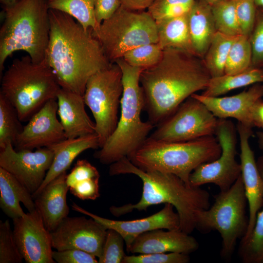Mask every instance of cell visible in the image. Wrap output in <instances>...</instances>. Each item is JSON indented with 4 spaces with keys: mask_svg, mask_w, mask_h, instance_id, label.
I'll list each match as a JSON object with an SVG mask.
<instances>
[{
    "mask_svg": "<svg viewBox=\"0 0 263 263\" xmlns=\"http://www.w3.org/2000/svg\"><path fill=\"white\" fill-rule=\"evenodd\" d=\"M0 80V93L15 108L21 122L56 99L61 88L46 59L36 63L28 55L14 59Z\"/></svg>",
    "mask_w": 263,
    "mask_h": 263,
    "instance_id": "52a82bcc",
    "label": "cell"
},
{
    "mask_svg": "<svg viewBox=\"0 0 263 263\" xmlns=\"http://www.w3.org/2000/svg\"><path fill=\"white\" fill-rule=\"evenodd\" d=\"M56 99L49 100L23 126L14 145L17 150L49 147L66 139L57 117Z\"/></svg>",
    "mask_w": 263,
    "mask_h": 263,
    "instance_id": "2e32d148",
    "label": "cell"
},
{
    "mask_svg": "<svg viewBox=\"0 0 263 263\" xmlns=\"http://www.w3.org/2000/svg\"><path fill=\"white\" fill-rule=\"evenodd\" d=\"M256 136L259 146L262 150L263 156L261 159L263 163V130H261L256 132Z\"/></svg>",
    "mask_w": 263,
    "mask_h": 263,
    "instance_id": "7dc6e473",
    "label": "cell"
},
{
    "mask_svg": "<svg viewBox=\"0 0 263 263\" xmlns=\"http://www.w3.org/2000/svg\"><path fill=\"white\" fill-rule=\"evenodd\" d=\"M189 254L176 253H153L126 255L122 263H188Z\"/></svg>",
    "mask_w": 263,
    "mask_h": 263,
    "instance_id": "74e56055",
    "label": "cell"
},
{
    "mask_svg": "<svg viewBox=\"0 0 263 263\" xmlns=\"http://www.w3.org/2000/svg\"><path fill=\"white\" fill-rule=\"evenodd\" d=\"M52 257L58 263H97L94 255L78 249L53 251Z\"/></svg>",
    "mask_w": 263,
    "mask_h": 263,
    "instance_id": "60d3db41",
    "label": "cell"
},
{
    "mask_svg": "<svg viewBox=\"0 0 263 263\" xmlns=\"http://www.w3.org/2000/svg\"><path fill=\"white\" fill-rule=\"evenodd\" d=\"M0 207L12 220L26 214L20 205L29 212L36 209L32 194L13 175L0 167Z\"/></svg>",
    "mask_w": 263,
    "mask_h": 263,
    "instance_id": "cb8c5ba5",
    "label": "cell"
},
{
    "mask_svg": "<svg viewBox=\"0 0 263 263\" xmlns=\"http://www.w3.org/2000/svg\"><path fill=\"white\" fill-rule=\"evenodd\" d=\"M199 0L204 2H205V3H207V4L211 5L213 3H214L215 2H216V1H217L218 0Z\"/></svg>",
    "mask_w": 263,
    "mask_h": 263,
    "instance_id": "f907efd6",
    "label": "cell"
},
{
    "mask_svg": "<svg viewBox=\"0 0 263 263\" xmlns=\"http://www.w3.org/2000/svg\"><path fill=\"white\" fill-rule=\"evenodd\" d=\"M98 137L94 133L74 138H66L51 145L54 153L52 165L38 190L33 195V199L54 179L66 172L76 157L88 149L99 148Z\"/></svg>",
    "mask_w": 263,
    "mask_h": 263,
    "instance_id": "603a6c76",
    "label": "cell"
},
{
    "mask_svg": "<svg viewBox=\"0 0 263 263\" xmlns=\"http://www.w3.org/2000/svg\"><path fill=\"white\" fill-rule=\"evenodd\" d=\"M54 158L48 147L17 150L11 142L0 149V167L13 175L33 195L42 184Z\"/></svg>",
    "mask_w": 263,
    "mask_h": 263,
    "instance_id": "4fadbf2b",
    "label": "cell"
},
{
    "mask_svg": "<svg viewBox=\"0 0 263 263\" xmlns=\"http://www.w3.org/2000/svg\"><path fill=\"white\" fill-rule=\"evenodd\" d=\"M0 29V77L7 58L23 51L39 63L46 58L50 23L47 0H18L3 5Z\"/></svg>",
    "mask_w": 263,
    "mask_h": 263,
    "instance_id": "5b68a950",
    "label": "cell"
},
{
    "mask_svg": "<svg viewBox=\"0 0 263 263\" xmlns=\"http://www.w3.org/2000/svg\"><path fill=\"white\" fill-rule=\"evenodd\" d=\"M155 0H120L121 6L133 11L148 9Z\"/></svg>",
    "mask_w": 263,
    "mask_h": 263,
    "instance_id": "bcb514c9",
    "label": "cell"
},
{
    "mask_svg": "<svg viewBox=\"0 0 263 263\" xmlns=\"http://www.w3.org/2000/svg\"><path fill=\"white\" fill-rule=\"evenodd\" d=\"M56 101L57 114L66 138L95 133V124L86 113L83 95L61 88Z\"/></svg>",
    "mask_w": 263,
    "mask_h": 263,
    "instance_id": "7402d4cb",
    "label": "cell"
},
{
    "mask_svg": "<svg viewBox=\"0 0 263 263\" xmlns=\"http://www.w3.org/2000/svg\"><path fill=\"white\" fill-rule=\"evenodd\" d=\"M93 34L111 63L130 50L158 42L156 21L148 11H133L121 6Z\"/></svg>",
    "mask_w": 263,
    "mask_h": 263,
    "instance_id": "9c48e42d",
    "label": "cell"
},
{
    "mask_svg": "<svg viewBox=\"0 0 263 263\" xmlns=\"http://www.w3.org/2000/svg\"><path fill=\"white\" fill-rule=\"evenodd\" d=\"M210 78L202 58L176 49H164L160 61L140 75L148 121L157 126L188 98L204 90Z\"/></svg>",
    "mask_w": 263,
    "mask_h": 263,
    "instance_id": "7a4b0ae2",
    "label": "cell"
},
{
    "mask_svg": "<svg viewBox=\"0 0 263 263\" xmlns=\"http://www.w3.org/2000/svg\"><path fill=\"white\" fill-rule=\"evenodd\" d=\"M23 259L8 220L0 222V263H21Z\"/></svg>",
    "mask_w": 263,
    "mask_h": 263,
    "instance_id": "d590c367",
    "label": "cell"
},
{
    "mask_svg": "<svg viewBox=\"0 0 263 263\" xmlns=\"http://www.w3.org/2000/svg\"><path fill=\"white\" fill-rule=\"evenodd\" d=\"M252 65V49L250 37L240 35L235 37L225 65V74L243 73Z\"/></svg>",
    "mask_w": 263,
    "mask_h": 263,
    "instance_id": "4dcf8cb0",
    "label": "cell"
},
{
    "mask_svg": "<svg viewBox=\"0 0 263 263\" xmlns=\"http://www.w3.org/2000/svg\"><path fill=\"white\" fill-rule=\"evenodd\" d=\"M221 151L214 135L176 142L147 139L128 158L140 169L173 174L189 186V178L193 170L218 158Z\"/></svg>",
    "mask_w": 263,
    "mask_h": 263,
    "instance_id": "8992f818",
    "label": "cell"
},
{
    "mask_svg": "<svg viewBox=\"0 0 263 263\" xmlns=\"http://www.w3.org/2000/svg\"><path fill=\"white\" fill-rule=\"evenodd\" d=\"M159 211L149 217L130 220H113L91 213L74 203L73 210L90 217L104 226L107 229H113L122 236L127 250L134 240L140 234L156 229L172 230L180 229V218L174 207L165 204Z\"/></svg>",
    "mask_w": 263,
    "mask_h": 263,
    "instance_id": "ac0fdd59",
    "label": "cell"
},
{
    "mask_svg": "<svg viewBox=\"0 0 263 263\" xmlns=\"http://www.w3.org/2000/svg\"><path fill=\"white\" fill-rule=\"evenodd\" d=\"M155 21L157 43L162 50L174 48L197 56L191 39L188 13Z\"/></svg>",
    "mask_w": 263,
    "mask_h": 263,
    "instance_id": "484cf974",
    "label": "cell"
},
{
    "mask_svg": "<svg viewBox=\"0 0 263 263\" xmlns=\"http://www.w3.org/2000/svg\"><path fill=\"white\" fill-rule=\"evenodd\" d=\"M198 99L218 119L234 118L238 123L253 128L251 110L263 97V85L253 84L248 89L229 96L210 97L198 94L191 95Z\"/></svg>",
    "mask_w": 263,
    "mask_h": 263,
    "instance_id": "d6986e66",
    "label": "cell"
},
{
    "mask_svg": "<svg viewBox=\"0 0 263 263\" xmlns=\"http://www.w3.org/2000/svg\"><path fill=\"white\" fill-rule=\"evenodd\" d=\"M236 11L242 34L250 37L256 16L254 0H236Z\"/></svg>",
    "mask_w": 263,
    "mask_h": 263,
    "instance_id": "ab89813d",
    "label": "cell"
},
{
    "mask_svg": "<svg viewBox=\"0 0 263 263\" xmlns=\"http://www.w3.org/2000/svg\"><path fill=\"white\" fill-rule=\"evenodd\" d=\"M251 123L253 127L263 130V100L257 102L251 110Z\"/></svg>",
    "mask_w": 263,
    "mask_h": 263,
    "instance_id": "f6af8a7d",
    "label": "cell"
},
{
    "mask_svg": "<svg viewBox=\"0 0 263 263\" xmlns=\"http://www.w3.org/2000/svg\"><path fill=\"white\" fill-rule=\"evenodd\" d=\"M95 0H47L49 9L66 13L85 29L95 31L99 27L94 15Z\"/></svg>",
    "mask_w": 263,
    "mask_h": 263,
    "instance_id": "83f0119b",
    "label": "cell"
},
{
    "mask_svg": "<svg viewBox=\"0 0 263 263\" xmlns=\"http://www.w3.org/2000/svg\"><path fill=\"white\" fill-rule=\"evenodd\" d=\"M3 5L13 3L18 0H0Z\"/></svg>",
    "mask_w": 263,
    "mask_h": 263,
    "instance_id": "681fc988",
    "label": "cell"
},
{
    "mask_svg": "<svg viewBox=\"0 0 263 263\" xmlns=\"http://www.w3.org/2000/svg\"><path fill=\"white\" fill-rule=\"evenodd\" d=\"M195 0H155L148 12L155 20L188 13Z\"/></svg>",
    "mask_w": 263,
    "mask_h": 263,
    "instance_id": "e575fe53",
    "label": "cell"
},
{
    "mask_svg": "<svg viewBox=\"0 0 263 263\" xmlns=\"http://www.w3.org/2000/svg\"><path fill=\"white\" fill-rule=\"evenodd\" d=\"M123 90L122 73L116 63L94 75L87 83L83 98L94 119L99 148L117 126Z\"/></svg>",
    "mask_w": 263,
    "mask_h": 263,
    "instance_id": "30bf717a",
    "label": "cell"
},
{
    "mask_svg": "<svg viewBox=\"0 0 263 263\" xmlns=\"http://www.w3.org/2000/svg\"><path fill=\"white\" fill-rule=\"evenodd\" d=\"M115 63L122 73L120 116L113 133L94 154L101 163L106 165L129 158L144 144L154 127L141 118L144 98L140 77L144 69L129 65L122 57Z\"/></svg>",
    "mask_w": 263,
    "mask_h": 263,
    "instance_id": "277c9868",
    "label": "cell"
},
{
    "mask_svg": "<svg viewBox=\"0 0 263 263\" xmlns=\"http://www.w3.org/2000/svg\"><path fill=\"white\" fill-rule=\"evenodd\" d=\"M95 178H100L97 169L85 159L78 160L67 175L66 183L70 188L81 180Z\"/></svg>",
    "mask_w": 263,
    "mask_h": 263,
    "instance_id": "b9f144b4",
    "label": "cell"
},
{
    "mask_svg": "<svg viewBox=\"0 0 263 263\" xmlns=\"http://www.w3.org/2000/svg\"><path fill=\"white\" fill-rule=\"evenodd\" d=\"M236 131L231 120L218 119L215 135L221 146V153L216 159L203 164L193 170L189 178L190 187L213 184L220 191H225L235 182L241 175L240 163L236 159Z\"/></svg>",
    "mask_w": 263,
    "mask_h": 263,
    "instance_id": "7c38bea8",
    "label": "cell"
},
{
    "mask_svg": "<svg viewBox=\"0 0 263 263\" xmlns=\"http://www.w3.org/2000/svg\"><path fill=\"white\" fill-rule=\"evenodd\" d=\"M252 49L251 67H263V9L256 8L255 25L250 37Z\"/></svg>",
    "mask_w": 263,
    "mask_h": 263,
    "instance_id": "f35d334b",
    "label": "cell"
},
{
    "mask_svg": "<svg viewBox=\"0 0 263 263\" xmlns=\"http://www.w3.org/2000/svg\"><path fill=\"white\" fill-rule=\"evenodd\" d=\"M99 178L78 181L69 188L70 192L79 199L94 200L100 196Z\"/></svg>",
    "mask_w": 263,
    "mask_h": 263,
    "instance_id": "7bdbcfd3",
    "label": "cell"
},
{
    "mask_svg": "<svg viewBox=\"0 0 263 263\" xmlns=\"http://www.w3.org/2000/svg\"><path fill=\"white\" fill-rule=\"evenodd\" d=\"M163 52L158 43H149L129 50L122 58L129 65L145 70L156 64Z\"/></svg>",
    "mask_w": 263,
    "mask_h": 263,
    "instance_id": "836d02e7",
    "label": "cell"
},
{
    "mask_svg": "<svg viewBox=\"0 0 263 263\" xmlns=\"http://www.w3.org/2000/svg\"><path fill=\"white\" fill-rule=\"evenodd\" d=\"M258 167L263 177V163L261 160ZM238 253L244 263H263V207L257 213L250 236L240 241Z\"/></svg>",
    "mask_w": 263,
    "mask_h": 263,
    "instance_id": "f546056e",
    "label": "cell"
},
{
    "mask_svg": "<svg viewBox=\"0 0 263 263\" xmlns=\"http://www.w3.org/2000/svg\"><path fill=\"white\" fill-rule=\"evenodd\" d=\"M257 8L263 9V0H254Z\"/></svg>",
    "mask_w": 263,
    "mask_h": 263,
    "instance_id": "c3c4849f",
    "label": "cell"
},
{
    "mask_svg": "<svg viewBox=\"0 0 263 263\" xmlns=\"http://www.w3.org/2000/svg\"><path fill=\"white\" fill-rule=\"evenodd\" d=\"M121 6L120 0H95L94 15L98 25L111 17Z\"/></svg>",
    "mask_w": 263,
    "mask_h": 263,
    "instance_id": "ee69618b",
    "label": "cell"
},
{
    "mask_svg": "<svg viewBox=\"0 0 263 263\" xmlns=\"http://www.w3.org/2000/svg\"><path fill=\"white\" fill-rule=\"evenodd\" d=\"M218 123L205 105L190 96L157 126L147 139L160 142H184L215 135Z\"/></svg>",
    "mask_w": 263,
    "mask_h": 263,
    "instance_id": "8fae6325",
    "label": "cell"
},
{
    "mask_svg": "<svg viewBox=\"0 0 263 263\" xmlns=\"http://www.w3.org/2000/svg\"><path fill=\"white\" fill-rule=\"evenodd\" d=\"M235 37L218 31L214 35L203 58L211 77L225 74V63Z\"/></svg>",
    "mask_w": 263,
    "mask_h": 263,
    "instance_id": "f1b7e54d",
    "label": "cell"
},
{
    "mask_svg": "<svg viewBox=\"0 0 263 263\" xmlns=\"http://www.w3.org/2000/svg\"><path fill=\"white\" fill-rule=\"evenodd\" d=\"M67 175L66 171L54 179L34 198L36 209L49 232L55 230L69 213Z\"/></svg>",
    "mask_w": 263,
    "mask_h": 263,
    "instance_id": "44dd1931",
    "label": "cell"
},
{
    "mask_svg": "<svg viewBox=\"0 0 263 263\" xmlns=\"http://www.w3.org/2000/svg\"><path fill=\"white\" fill-rule=\"evenodd\" d=\"M13 105L0 93V149L9 142L14 145L23 126Z\"/></svg>",
    "mask_w": 263,
    "mask_h": 263,
    "instance_id": "d6a6232c",
    "label": "cell"
},
{
    "mask_svg": "<svg viewBox=\"0 0 263 263\" xmlns=\"http://www.w3.org/2000/svg\"><path fill=\"white\" fill-rule=\"evenodd\" d=\"M15 239L27 263H55L50 232L36 209L13 219Z\"/></svg>",
    "mask_w": 263,
    "mask_h": 263,
    "instance_id": "9a60e30c",
    "label": "cell"
},
{
    "mask_svg": "<svg viewBox=\"0 0 263 263\" xmlns=\"http://www.w3.org/2000/svg\"><path fill=\"white\" fill-rule=\"evenodd\" d=\"M240 147L241 176L248 206V225L244 237L247 239L255 225L258 212L263 207V177L256 162L249 139L253 135L252 128L238 123L236 128Z\"/></svg>",
    "mask_w": 263,
    "mask_h": 263,
    "instance_id": "e0dca14e",
    "label": "cell"
},
{
    "mask_svg": "<svg viewBox=\"0 0 263 263\" xmlns=\"http://www.w3.org/2000/svg\"><path fill=\"white\" fill-rule=\"evenodd\" d=\"M125 241L116 230L108 229L101 256L99 263H122L126 256L124 244Z\"/></svg>",
    "mask_w": 263,
    "mask_h": 263,
    "instance_id": "8d00e7d4",
    "label": "cell"
},
{
    "mask_svg": "<svg viewBox=\"0 0 263 263\" xmlns=\"http://www.w3.org/2000/svg\"><path fill=\"white\" fill-rule=\"evenodd\" d=\"M188 16L194 52L197 56L203 58L217 32L211 5L195 0Z\"/></svg>",
    "mask_w": 263,
    "mask_h": 263,
    "instance_id": "d4e9b609",
    "label": "cell"
},
{
    "mask_svg": "<svg viewBox=\"0 0 263 263\" xmlns=\"http://www.w3.org/2000/svg\"><path fill=\"white\" fill-rule=\"evenodd\" d=\"M109 172L111 176L134 174L143 183L141 197L137 203L110 207V211L115 216L125 215L133 209L146 211L153 205L170 204L179 216L180 229L190 234L196 229L198 212L210 207V194L206 190L190 187L173 174L140 169L128 157L111 164Z\"/></svg>",
    "mask_w": 263,
    "mask_h": 263,
    "instance_id": "3957f363",
    "label": "cell"
},
{
    "mask_svg": "<svg viewBox=\"0 0 263 263\" xmlns=\"http://www.w3.org/2000/svg\"><path fill=\"white\" fill-rule=\"evenodd\" d=\"M217 31L227 36L242 34L236 11V0H218L211 5Z\"/></svg>",
    "mask_w": 263,
    "mask_h": 263,
    "instance_id": "1f68e13d",
    "label": "cell"
},
{
    "mask_svg": "<svg viewBox=\"0 0 263 263\" xmlns=\"http://www.w3.org/2000/svg\"><path fill=\"white\" fill-rule=\"evenodd\" d=\"M260 83H263V69L251 67L241 73L211 77L202 94L218 97L231 90Z\"/></svg>",
    "mask_w": 263,
    "mask_h": 263,
    "instance_id": "4316f807",
    "label": "cell"
},
{
    "mask_svg": "<svg viewBox=\"0 0 263 263\" xmlns=\"http://www.w3.org/2000/svg\"><path fill=\"white\" fill-rule=\"evenodd\" d=\"M89 217L65 218L55 230L50 232L53 248L57 250L80 249L99 258L102 253L107 229L93 218Z\"/></svg>",
    "mask_w": 263,
    "mask_h": 263,
    "instance_id": "5bb4252c",
    "label": "cell"
},
{
    "mask_svg": "<svg viewBox=\"0 0 263 263\" xmlns=\"http://www.w3.org/2000/svg\"><path fill=\"white\" fill-rule=\"evenodd\" d=\"M214 204L197 215L196 229L202 232L217 231L222 239L220 255L229 261L238 240L245 235L248 225L247 204L241 175L228 189L214 196Z\"/></svg>",
    "mask_w": 263,
    "mask_h": 263,
    "instance_id": "ba28073f",
    "label": "cell"
},
{
    "mask_svg": "<svg viewBox=\"0 0 263 263\" xmlns=\"http://www.w3.org/2000/svg\"><path fill=\"white\" fill-rule=\"evenodd\" d=\"M156 229L139 235L127 250L129 253L148 254L176 252L189 254L199 246L196 239L180 229Z\"/></svg>",
    "mask_w": 263,
    "mask_h": 263,
    "instance_id": "ffe728a7",
    "label": "cell"
},
{
    "mask_svg": "<svg viewBox=\"0 0 263 263\" xmlns=\"http://www.w3.org/2000/svg\"><path fill=\"white\" fill-rule=\"evenodd\" d=\"M50 32L46 60L62 89L84 95L94 75L111 63L93 35L69 15L49 9Z\"/></svg>",
    "mask_w": 263,
    "mask_h": 263,
    "instance_id": "6da1fadb",
    "label": "cell"
}]
</instances>
